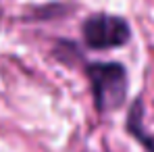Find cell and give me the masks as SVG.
<instances>
[{"mask_svg":"<svg viewBox=\"0 0 154 152\" xmlns=\"http://www.w3.org/2000/svg\"><path fill=\"white\" fill-rule=\"evenodd\" d=\"M125 129L146 152H154V131H146V127H144V102H142V98H137L131 104L127 113V121H125Z\"/></svg>","mask_w":154,"mask_h":152,"instance_id":"cell-3","label":"cell"},{"mask_svg":"<svg viewBox=\"0 0 154 152\" xmlns=\"http://www.w3.org/2000/svg\"><path fill=\"white\" fill-rule=\"evenodd\" d=\"M83 75L90 81L94 106L100 115L119 110L129 94V75L123 63H83Z\"/></svg>","mask_w":154,"mask_h":152,"instance_id":"cell-1","label":"cell"},{"mask_svg":"<svg viewBox=\"0 0 154 152\" xmlns=\"http://www.w3.org/2000/svg\"><path fill=\"white\" fill-rule=\"evenodd\" d=\"M81 42L88 50L123 48L131 40V25L125 17L112 13H92L81 21Z\"/></svg>","mask_w":154,"mask_h":152,"instance_id":"cell-2","label":"cell"}]
</instances>
